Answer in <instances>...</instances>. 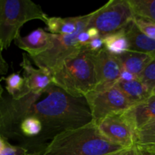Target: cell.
<instances>
[{
  "mask_svg": "<svg viewBox=\"0 0 155 155\" xmlns=\"http://www.w3.org/2000/svg\"><path fill=\"white\" fill-rule=\"evenodd\" d=\"M43 94L29 92L14 99L9 95L0 98V132L5 139H12L22 120L34 117L42 124L40 145L44 151L57 135L92 122V116L84 97L76 98L51 85Z\"/></svg>",
  "mask_w": 155,
  "mask_h": 155,
  "instance_id": "obj_1",
  "label": "cell"
},
{
  "mask_svg": "<svg viewBox=\"0 0 155 155\" xmlns=\"http://www.w3.org/2000/svg\"><path fill=\"white\" fill-rule=\"evenodd\" d=\"M135 18L155 24V0H129Z\"/></svg>",
  "mask_w": 155,
  "mask_h": 155,
  "instance_id": "obj_19",
  "label": "cell"
},
{
  "mask_svg": "<svg viewBox=\"0 0 155 155\" xmlns=\"http://www.w3.org/2000/svg\"><path fill=\"white\" fill-rule=\"evenodd\" d=\"M129 0H110L98 10L91 12L87 28L94 27L104 38L121 31L134 20Z\"/></svg>",
  "mask_w": 155,
  "mask_h": 155,
  "instance_id": "obj_5",
  "label": "cell"
},
{
  "mask_svg": "<svg viewBox=\"0 0 155 155\" xmlns=\"http://www.w3.org/2000/svg\"><path fill=\"white\" fill-rule=\"evenodd\" d=\"M18 48L23 49L30 57L37 56L52 46V33L42 28H37L25 36L21 35L15 39Z\"/></svg>",
  "mask_w": 155,
  "mask_h": 155,
  "instance_id": "obj_11",
  "label": "cell"
},
{
  "mask_svg": "<svg viewBox=\"0 0 155 155\" xmlns=\"http://www.w3.org/2000/svg\"><path fill=\"white\" fill-rule=\"evenodd\" d=\"M28 54H23V59L20 66L22 68L26 86L29 90L36 94H44L53 85L52 76L49 72L35 68Z\"/></svg>",
  "mask_w": 155,
  "mask_h": 155,
  "instance_id": "obj_10",
  "label": "cell"
},
{
  "mask_svg": "<svg viewBox=\"0 0 155 155\" xmlns=\"http://www.w3.org/2000/svg\"><path fill=\"white\" fill-rule=\"evenodd\" d=\"M137 77L134 75V74H131L129 71H125V70H123L122 72H121L120 74V80H122V81H132V80H135Z\"/></svg>",
  "mask_w": 155,
  "mask_h": 155,
  "instance_id": "obj_28",
  "label": "cell"
},
{
  "mask_svg": "<svg viewBox=\"0 0 155 155\" xmlns=\"http://www.w3.org/2000/svg\"><path fill=\"white\" fill-rule=\"evenodd\" d=\"M109 155H139L138 154V150L137 147L135 145V146L131 147V148H125V149H123L121 151H117V152H115L114 154H109Z\"/></svg>",
  "mask_w": 155,
  "mask_h": 155,
  "instance_id": "obj_27",
  "label": "cell"
},
{
  "mask_svg": "<svg viewBox=\"0 0 155 155\" xmlns=\"http://www.w3.org/2000/svg\"><path fill=\"white\" fill-rule=\"evenodd\" d=\"M5 82V89L14 99H18L30 92L26 86L25 79L19 73H13L7 77H2Z\"/></svg>",
  "mask_w": 155,
  "mask_h": 155,
  "instance_id": "obj_18",
  "label": "cell"
},
{
  "mask_svg": "<svg viewBox=\"0 0 155 155\" xmlns=\"http://www.w3.org/2000/svg\"><path fill=\"white\" fill-rule=\"evenodd\" d=\"M96 85L92 92H101L116 86L123 71L117 57L104 48L95 53Z\"/></svg>",
  "mask_w": 155,
  "mask_h": 155,
  "instance_id": "obj_9",
  "label": "cell"
},
{
  "mask_svg": "<svg viewBox=\"0 0 155 155\" xmlns=\"http://www.w3.org/2000/svg\"><path fill=\"white\" fill-rule=\"evenodd\" d=\"M95 124L109 115L128 110L133 107L117 86L101 92H91L85 96Z\"/></svg>",
  "mask_w": 155,
  "mask_h": 155,
  "instance_id": "obj_7",
  "label": "cell"
},
{
  "mask_svg": "<svg viewBox=\"0 0 155 155\" xmlns=\"http://www.w3.org/2000/svg\"><path fill=\"white\" fill-rule=\"evenodd\" d=\"M24 155H42V153H40V152H28Z\"/></svg>",
  "mask_w": 155,
  "mask_h": 155,
  "instance_id": "obj_31",
  "label": "cell"
},
{
  "mask_svg": "<svg viewBox=\"0 0 155 155\" xmlns=\"http://www.w3.org/2000/svg\"><path fill=\"white\" fill-rule=\"evenodd\" d=\"M103 39L104 48L114 55L119 56L130 50V43L124 30L108 35Z\"/></svg>",
  "mask_w": 155,
  "mask_h": 155,
  "instance_id": "obj_17",
  "label": "cell"
},
{
  "mask_svg": "<svg viewBox=\"0 0 155 155\" xmlns=\"http://www.w3.org/2000/svg\"><path fill=\"white\" fill-rule=\"evenodd\" d=\"M48 17L30 0H0V44L3 49L9 48L25 23L36 19L45 23Z\"/></svg>",
  "mask_w": 155,
  "mask_h": 155,
  "instance_id": "obj_4",
  "label": "cell"
},
{
  "mask_svg": "<svg viewBox=\"0 0 155 155\" xmlns=\"http://www.w3.org/2000/svg\"><path fill=\"white\" fill-rule=\"evenodd\" d=\"M86 30H87L88 33H89V36H90V37L92 38V39H93V38H95V37H98V36H100L98 31L96 30V29L94 28V27H89V28L86 29Z\"/></svg>",
  "mask_w": 155,
  "mask_h": 155,
  "instance_id": "obj_30",
  "label": "cell"
},
{
  "mask_svg": "<svg viewBox=\"0 0 155 155\" xmlns=\"http://www.w3.org/2000/svg\"><path fill=\"white\" fill-rule=\"evenodd\" d=\"M125 112L109 115L95 125L110 142L128 148L136 145V130Z\"/></svg>",
  "mask_w": 155,
  "mask_h": 155,
  "instance_id": "obj_8",
  "label": "cell"
},
{
  "mask_svg": "<svg viewBox=\"0 0 155 155\" xmlns=\"http://www.w3.org/2000/svg\"><path fill=\"white\" fill-rule=\"evenodd\" d=\"M51 74L54 86L76 98H85L96 85L95 52L83 47L64 59Z\"/></svg>",
  "mask_w": 155,
  "mask_h": 155,
  "instance_id": "obj_3",
  "label": "cell"
},
{
  "mask_svg": "<svg viewBox=\"0 0 155 155\" xmlns=\"http://www.w3.org/2000/svg\"><path fill=\"white\" fill-rule=\"evenodd\" d=\"M116 86L122 91L133 106L145 101L151 95L149 89L139 78L128 82L119 80Z\"/></svg>",
  "mask_w": 155,
  "mask_h": 155,
  "instance_id": "obj_16",
  "label": "cell"
},
{
  "mask_svg": "<svg viewBox=\"0 0 155 155\" xmlns=\"http://www.w3.org/2000/svg\"><path fill=\"white\" fill-rule=\"evenodd\" d=\"M125 113L137 133L143 126L155 120V95H151L145 101L130 107Z\"/></svg>",
  "mask_w": 155,
  "mask_h": 155,
  "instance_id": "obj_14",
  "label": "cell"
},
{
  "mask_svg": "<svg viewBox=\"0 0 155 155\" xmlns=\"http://www.w3.org/2000/svg\"><path fill=\"white\" fill-rule=\"evenodd\" d=\"M28 150L20 145H12L8 142L5 148L0 153V155H24L28 153Z\"/></svg>",
  "mask_w": 155,
  "mask_h": 155,
  "instance_id": "obj_23",
  "label": "cell"
},
{
  "mask_svg": "<svg viewBox=\"0 0 155 155\" xmlns=\"http://www.w3.org/2000/svg\"><path fill=\"white\" fill-rule=\"evenodd\" d=\"M151 95H155V88L154 89H153L152 91H151Z\"/></svg>",
  "mask_w": 155,
  "mask_h": 155,
  "instance_id": "obj_32",
  "label": "cell"
},
{
  "mask_svg": "<svg viewBox=\"0 0 155 155\" xmlns=\"http://www.w3.org/2000/svg\"><path fill=\"white\" fill-rule=\"evenodd\" d=\"M123 70L129 71L139 78L144 70L153 60V58L145 53L129 50L127 52L117 56Z\"/></svg>",
  "mask_w": 155,
  "mask_h": 155,
  "instance_id": "obj_15",
  "label": "cell"
},
{
  "mask_svg": "<svg viewBox=\"0 0 155 155\" xmlns=\"http://www.w3.org/2000/svg\"><path fill=\"white\" fill-rule=\"evenodd\" d=\"M125 148L104 138L92 121L57 135L42 155H109Z\"/></svg>",
  "mask_w": 155,
  "mask_h": 155,
  "instance_id": "obj_2",
  "label": "cell"
},
{
  "mask_svg": "<svg viewBox=\"0 0 155 155\" xmlns=\"http://www.w3.org/2000/svg\"><path fill=\"white\" fill-rule=\"evenodd\" d=\"M134 21L136 24L139 30L145 33L148 37L155 40V24L152 22H149L148 21L142 19V18H135Z\"/></svg>",
  "mask_w": 155,
  "mask_h": 155,
  "instance_id": "obj_22",
  "label": "cell"
},
{
  "mask_svg": "<svg viewBox=\"0 0 155 155\" xmlns=\"http://www.w3.org/2000/svg\"><path fill=\"white\" fill-rule=\"evenodd\" d=\"M88 23L89 21L83 24L73 34H52V46L50 49L37 56L29 57L38 68L51 74L64 59L76 54L83 48L79 43L78 36L80 32L87 29Z\"/></svg>",
  "mask_w": 155,
  "mask_h": 155,
  "instance_id": "obj_6",
  "label": "cell"
},
{
  "mask_svg": "<svg viewBox=\"0 0 155 155\" xmlns=\"http://www.w3.org/2000/svg\"><path fill=\"white\" fill-rule=\"evenodd\" d=\"M2 50L3 48L0 44V73L2 75H4V74H7L8 71V64L3 58Z\"/></svg>",
  "mask_w": 155,
  "mask_h": 155,
  "instance_id": "obj_26",
  "label": "cell"
},
{
  "mask_svg": "<svg viewBox=\"0 0 155 155\" xmlns=\"http://www.w3.org/2000/svg\"><path fill=\"white\" fill-rule=\"evenodd\" d=\"M104 45V39L101 36H98V37L93 38V39H91L89 43L86 47H87L92 52L97 53L100 50L102 49Z\"/></svg>",
  "mask_w": 155,
  "mask_h": 155,
  "instance_id": "obj_24",
  "label": "cell"
},
{
  "mask_svg": "<svg viewBox=\"0 0 155 155\" xmlns=\"http://www.w3.org/2000/svg\"><path fill=\"white\" fill-rule=\"evenodd\" d=\"M124 30L130 43V50L145 53L155 59V40L142 33L134 20Z\"/></svg>",
  "mask_w": 155,
  "mask_h": 155,
  "instance_id": "obj_12",
  "label": "cell"
},
{
  "mask_svg": "<svg viewBox=\"0 0 155 155\" xmlns=\"http://www.w3.org/2000/svg\"><path fill=\"white\" fill-rule=\"evenodd\" d=\"M137 150H138V154L139 155H155V152L154 151H151L149 150H147L145 148H142V147L137 146Z\"/></svg>",
  "mask_w": 155,
  "mask_h": 155,
  "instance_id": "obj_29",
  "label": "cell"
},
{
  "mask_svg": "<svg viewBox=\"0 0 155 155\" xmlns=\"http://www.w3.org/2000/svg\"><path fill=\"white\" fill-rule=\"evenodd\" d=\"M155 142V120L145 124L136 133V145L144 146Z\"/></svg>",
  "mask_w": 155,
  "mask_h": 155,
  "instance_id": "obj_20",
  "label": "cell"
},
{
  "mask_svg": "<svg viewBox=\"0 0 155 155\" xmlns=\"http://www.w3.org/2000/svg\"><path fill=\"white\" fill-rule=\"evenodd\" d=\"M139 80L152 91L155 88V59H153L149 64L145 68L139 77Z\"/></svg>",
  "mask_w": 155,
  "mask_h": 155,
  "instance_id": "obj_21",
  "label": "cell"
},
{
  "mask_svg": "<svg viewBox=\"0 0 155 155\" xmlns=\"http://www.w3.org/2000/svg\"><path fill=\"white\" fill-rule=\"evenodd\" d=\"M91 13L73 18L48 17L45 24L49 33L58 35H70L75 33L78 29L90 18Z\"/></svg>",
  "mask_w": 155,
  "mask_h": 155,
  "instance_id": "obj_13",
  "label": "cell"
},
{
  "mask_svg": "<svg viewBox=\"0 0 155 155\" xmlns=\"http://www.w3.org/2000/svg\"><path fill=\"white\" fill-rule=\"evenodd\" d=\"M91 39H92V38L90 37L89 34L88 33L86 29V30H83V31L80 32V34H79L78 42H79V43L82 45V46L86 47V45L89 43V42L91 41Z\"/></svg>",
  "mask_w": 155,
  "mask_h": 155,
  "instance_id": "obj_25",
  "label": "cell"
}]
</instances>
